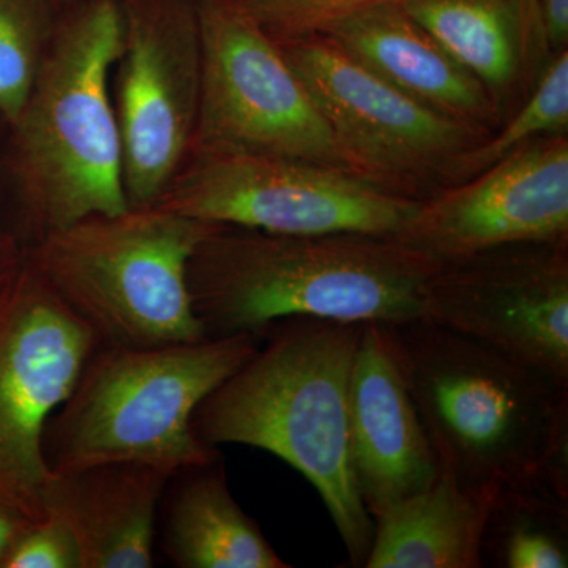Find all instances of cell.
<instances>
[{"instance_id": "6da1fadb", "label": "cell", "mask_w": 568, "mask_h": 568, "mask_svg": "<svg viewBox=\"0 0 568 568\" xmlns=\"http://www.w3.org/2000/svg\"><path fill=\"white\" fill-rule=\"evenodd\" d=\"M364 324L324 317L276 321L264 346L201 403L196 436L283 459L316 488L349 566L364 568L375 521L358 495L351 458V376Z\"/></svg>"}, {"instance_id": "7a4b0ae2", "label": "cell", "mask_w": 568, "mask_h": 568, "mask_svg": "<svg viewBox=\"0 0 568 568\" xmlns=\"http://www.w3.org/2000/svg\"><path fill=\"white\" fill-rule=\"evenodd\" d=\"M439 261L396 234H272L220 224L189 264L207 338L250 334L293 316L402 324L422 317Z\"/></svg>"}, {"instance_id": "3957f363", "label": "cell", "mask_w": 568, "mask_h": 568, "mask_svg": "<svg viewBox=\"0 0 568 568\" xmlns=\"http://www.w3.org/2000/svg\"><path fill=\"white\" fill-rule=\"evenodd\" d=\"M387 328L439 470L568 493V386L425 317Z\"/></svg>"}, {"instance_id": "277c9868", "label": "cell", "mask_w": 568, "mask_h": 568, "mask_svg": "<svg viewBox=\"0 0 568 568\" xmlns=\"http://www.w3.org/2000/svg\"><path fill=\"white\" fill-rule=\"evenodd\" d=\"M123 44L119 0H85L52 32L14 130V166L41 235L130 207L111 74Z\"/></svg>"}, {"instance_id": "5b68a950", "label": "cell", "mask_w": 568, "mask_h": 568, "mask_svg": "<svg viewBox=\"0 0 568 568\" xmlns=\"http://www.w3.org/2000/svg\"><path fill=\"white\" fill-rule=\"evenodd\" d=\"M257 346L250 334L159 347L100 345L44 428L48 467L133 463L175 476L211 465L219 452L194 433V413Z\"/></svg>"}, {"instance_id": "8992f818", "label": "cell", "mask_w": 568, "mask_h": 568, "mask_svg": "<svg viewBox=\"0 0 568 568\" xmlns=\"http://www.w3.org/2000/svg\"><path fill=\"white\" fill-rule=\"evenodd\" d=\"M219 226L159 205L129 207L41 235L28 260L102 345L203 342L189 264Z\"/></svg>"}, {"instance_id": "52a82bcc", "label": "cell", "mask_w": 568, "mask_h": 568, "mask_svg": "<svg viewBox=\"0 0 568 568\" xmlns=\"http://www.w3.org/2000/svg\"><path fill=\"white\" fill-rule=\"evenodd\" d=\"M193 6L201 89L192 149L301 160L353 173L278 41L241 0H193Z\"/></svg>"}, {"instance_id": "ba28073f", "label": "cell", "mask_w": 568, "mask_h": 568, "mask_svg": "<svg viewBox=\"0 0 568 568\" xmlns=\"http://www.w3.org/2000/svg\"><path fill=\"white\" fill-rule=\"evenodd\" d=\"M280 47L353 173L386 193L416 203L435 196L488 138L396 91L321 33Z\"/></svg>"}, {"instance_id": "9c48e42d", "label": "cell", "mask_w": 568, "mask_h": 568, "mask_svg": "<svg viewBox=\"0 0 568 568\" xmlns=\"http://www.w3.org/2000/svg\"><path fill=\"white\" fill-rule=\"evenodd\" d=\"M418 204L338 168L194 151L193 162L152 205L201 222L305 235L396 234Z\"/></svg>"}, {"instance_id": "30bf717a", "label": "cell", "mask_w": 568, "mask_h": 568, "mask_svg": "<svg viewBox=\"0 0 568 568\" xmlns=\"http://www.w3.org/2000/svg\"><path fill=\"white\" fill-rule=\"evenodd\" d=\"M100 345L28 260L0 312V504L29 521L44 519V428Z\"/></svg>"}, {"instance_id": "8fae6325", "label": "cell", "mask_w": 568, "mask_h": 568, "mask_svg": "<svg viewBox=\"0 0 568 568\" xmlns=\"http://www.w3.org/2000/svg\"><path fill=\"white\" fill-rule=\"evenodd\" d=\"M422 317L568 386V241L511 242L440 263Z\"/></svg>"}, {"instance_id": "7c38bea8", "label": "cell", "mask_w": 568, "mask_h": 568, "mask_svg": "<svg viewBox=\"0 0 568 568\" xmlns=\"http://www.w3.org/2000/svg\"><path fill=\"white\" fill-rule=\"evenodd\" d=\"M114 99L130 207L155 204L192 149L201 89L193 0H119Z\"/></svg>"}, {"instance_id": "4fadbf2b", "label": "cell", "mask_w": 568, "mask_h": 568, "mask_svg": "<svg viewBox=\"0 0 568 568\" xmlns=\"http://www.w3.org/2000/svg\"><path fill=\"white\" fill-rule=\"evenodd\" d=\"M439 263L523 241H568V134L528 142L422 201L396 233Z\"/></svg>"}, {"instance_id": "5bb4252c", "label": "cell", "mask_w": 568, "mask_h": 568, "mask_svg": "<svg viewBox=\"0 0 568 568\" xmlns=\"http://www.w3.org/2000/svg\"><path fill=\"white\" fill-rule=\"evenodd\" d=\"M349 433L355 484L373 519L428 488L439 474L386 324L362 327L351 376Z\"/></svg>"}, {"instance_id": "9a60e30c", "label": "cell", "mask_w": 568, "mask_h": 568, "mask_svg": "<svg viewBox=\"0 0 568 568\" xmlns=\"http://www.w3.org/2000/svg\"><path fill=\"white\" fill-rule=\"evenodd\" d=\"M317 33L429 110L487 136L499 129V115L484 88L402 2L355 11Z\"/></svg>"}, {"instance_id": "2e32d148", "label": "cell", "mask_w": 568, "mask_h": 568, "mask_svg": "<svg viewBox=\"0 0 568 568\" xmlns=\"http://www.w3.org/2000/svg\"><path fill=\"white\" fill-rule=\"evenodd\" d=\"M173 474L133 463L51 470L44 518L69 530L81 568L153 566L156 508Z\"/></svg>"}, {"instance_id": "e0dca14e", "label": "cell", "mask_w": 568, "mask_h": 568, "mask_svg": "<svg viewBox=\"0 0 568 568\" xmlns=\"http://www.w3.org/2000/svg\"><path fill=\"white\" fill-rule=\"evenodd\" d=\"M487 92L500 125L536 89L555 52L538 0H403Z\"/></svg>"}, {"instance_id": "ac0fdd59", "label": "cell", "mask_w": 568, "mask_h": 568, "mask_svg": "<svg viewBox=\"0 0 568 568\" xmlns=\"http://www.w3.org/2000/svg\"><path fill=\"white\" fill-rule=\"evenodd\" d=\"M496 495L439 470L428 488L373 519L364 568H484L481 536Z\"/></svg>"}, {"instance_id": "d6986e66", "label": "cell", "mask_w": 568, "mask_h": 568, "mask_svg": "<svg viewBox=\"0 0 568 568\" xmlns=\"http://www.w3.org/2000/svg\"><path fill=\"white\" fill-rule=\"evenodd\" d=\"M179 489L164 530V552L182 568H287L260 526L235 503L216 462Z\"/></svg>"}, {"instance_id": "ffe728a7", "label": "cell", "mask_w": 568, "mask_h": 568, "mask_svg": "<svg viewBox=\"0 0 568 568\" xmlns=\"http://www.w3.org/2000/svg\"><path fill=\"white\" fill-rule=\"evenodd\" d=\"M480 556L481 567L567 568L568 493L548 485L499 489Z\"/></svg>"}, {"instance_id": "44dd1931", "label": "cell", "mask_w": 568, "mask_h": 568, "mask_svg": "<svg viewBox=\"0 0 568 568\" xmlns=\"http://www.w3.org/2000/svg\"><path fill=\"white\" fill-rule=\"evenodd\" d=\"M552 134H568V50L555 54L526 102L459 160L450 186L488 170L528 142Z\"/></svg>"}, {"instance_id": "7402d4cb", "label": "cell", "mask_w": 568, "mask_h": 568, "mask_svg": "<svg viewBox=\"0 0 568 568\" xmlns=\"http://www.w3.org/2000/svg\"><path fill=\"white\" fill-rule=\"evenodd\" d=\"M51 0H0V115L20 118L52 36Z\"/></svg>"}, {"instance_id": "603a6c76", "label": "cell", "mask_w": 568, "mask_h": 568, "mask_svg": "<svg viewBox=\"0 0 568 568\" xmlns=\"http://www.w3.org/2000/svg\"><path fill=\"white\" fill-rule=\"evenodd\" d=\"M242 6L278 43L323 31L355 11L403 0H241Z\"/></svg>"}, {"instance_id": "cb8c5ba5", "label": "cell", "mask_w": 568, "mask_h": 568, "mask_svg": "<svg viewBox=\"0 0 568 568\" xmlns=\"http://www.w3.org/2000/svg\"><path fill=\"white\" fill-rule=\"evenodd\" d=\"M0 568H81V556L69 530L44 518L22 530Z\"/></svg>"}, {"instance_id": "d4e9b609", "label": "cell", "mask_w": 568, "mask_h": 568, "mask_svg": "<svg viewBox=\"0 0 568 568\" xmlns=\"http://www.w3.org/2000/svg\"><path fill=\"white\" fill-rule=\"evenodd\" d=\"M28 264V254L22 253L14 237L0 231V312L10 301Z\"/></svg>"}, {"instance_id": "484cf974", "label": "cell", "mask_w": 568, "mask_h": 568, "mask_svg": "<svg viewBox=\"0 0 568 568\" xmlns=\"http://www.w3.org/2000/svg\"><path fill=\"white\" fill-rule=\"evenodd\" d=\"M545 31L555 54L568 50V0H538Z\"/></svg>"}, {"instance_id": "4316f807", "label": "cell", "mask_w": 568, "mask_h": 568, "mask_svg": "<svg viewBox=\"0 0 568 568\" xmlns=\"http://www.w3.org/2000/svg\"><path fill=\"white\" fill-rule=\"evenodd\" d=\"M32 523L28 518L18 515L17 511L10 510L9 507L0 504V566H2L11 545L21 536L22 530L32 525Z\"/></svg>"}]
</instances>
